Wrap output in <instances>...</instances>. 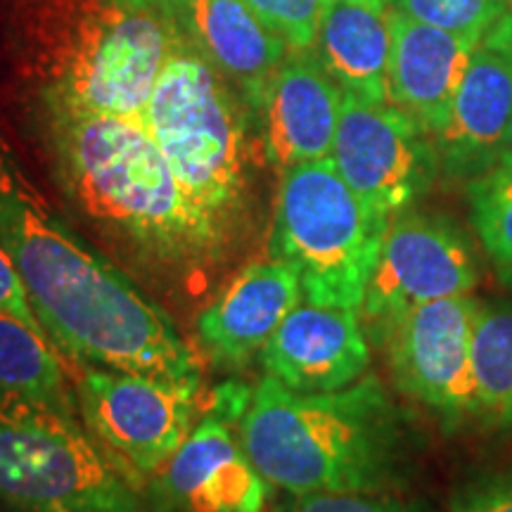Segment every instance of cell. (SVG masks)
Instances as JSON below:
<instances>
[{"label":"cell","instance_id":"5bb4252c","mask_svg":"<svg viewBox=\"0 0 512 512\" xmlns=\"http://www.w3.org/2000/svg\"><path fill=\"white\" fill-rule=\"evenodd\" d=\"M304 302L302 280L287 261L275 256L252 261L197 316L204 356L223 370L247 368Z\"/></svg>","mask_w":512,"mask_h":512},{"label":"cell","instance_id":"9c48e42d","mask_svg":"<svg viewBox=\"0 0 512 512\" xmlns=\"http://www.w3.org/2000/svg\"><path fill=\"white\" fill-rule=\"evenodd\" d=\"M479 304L472 294L434 299L380 328L396 387L451 430L477 420L472 335Z\"/></svg>","mask_w":512,"mask_h":512},{"label":"cell","instance_id":"7c38bea8","mask_svg":"<svg viewBox=\"0 0 512 512\" xmlns=\"http://www.w3.org/2000/svg\"><path fill=\"white\" fill-rule=\"evenodd\" d=\"M157 503L169 512H266L271 484L249 460L240 434L207 413L152 477Z\"/></svg>","mask_w":512,"mask_h":512},{"label":"cell","instance_id":"7a4b0ae2","mask_svg":"<svg viewBox=\"0 0 512 512\" xmlns=\"http://www.w3.org/2000/svg\"><path fill=\"white\" fill-rule=\"evenodd\" d=\"M57 181L76 209L140 271L188 285L233 252L185 195L140 119L43 112Z\"/></svg>","mask_w":512,"mask_h":512},{"label":"cell","instance_id":"8992f818","mask_svg":"<svg viewBox=\"0 0 512 512\" xmlns=\"http://www.w3.org/2000/svg\"><path fill=\"white\" fill-rule=\"evenodd\" d=\"M0 505L12 512H143V484L81 418L0 392Z\"/></svg>","mask_w":512,"mask_h":512},{"label":"cell","instance_id":"d4e9b609","mask_svg":"<svg viewBox=\"0 0 512 512\" xmlns=\"http://www.w3.org/2000/svg\"><path fill=\"white\" fill-rule=\"evenodd\" d=\"M448 512H512V467L465 482L453 494Z\"/></svg>","mask_w":512,"mask_h":512},{"label":"cell","instance_id":"d6986e66","mask_svg":"<svg viewBox=\"0 0 512 512\" xmlns=\"http://www.w3.org/2000/svg\"><path fill=\"white\" fill-rule=\"evenodd\" d=\"M311 53L344 93L389 102L392 24L387 0H330Z\"/></svg>","mask_w":512,"mask_h":512},{"label":"cell","instance_id":"ffe728a7","mask_svg":"<svg viewBox=\"0 0 512 512\" xmlns=\"http://www.w3.org/2000/svg\"><path fill=\"white\" fill-rule=\"evenodd\" d=\"M0 392L81 418L67 358L48 335L10 313H0Z\"/></svg>","mask_w":512,"mask_h":512},{"label":"cell","instance_id":"3957f363","mask_svg":"<svg viewBox=\"0 0 512 512\" xmlns=\"http://www.w3.org/2000/svg\"><path fill=\"white\" fill-rule=\"evenodd\" d=\"M17 67L43 112L143 121L176 24L145 0H10Z\"/></svg>","mask_w":512,"mask_h":512},{"label":"cell","instance_id":"cb8c5ba5","mask_svg":"<svg viewBox=\"0 0 512 512\" xmlns=\"http://www.w3.org/2000/svg\"><path fill=\"white\" fill-rule=\"evenodd\" d=\"M254 15L290 46L292 53H311L328 0H245Z\"/></svg>","mask_w":512,"mask_h":512},{"label":"cell","instance_id":"44dd1931","mask_svg":"<svg viewBox=\"0 0 512 512\" xmlns=\"http://www.w3.org/2000/svg\"><path fill=\"white\" fill-rule=\"evenodd\" d=\"M477 420L512 430V302L479 304L472 335Z\"/></svg>","mask_w":512,"mask_h":512},{"label":"cell","instance_id":"f546056e","mask_svg":"<svg viewBox=\"0 0 512 512\" xmlns=\"http://www.w3.org/2000/svg\"><path fill=\"white\" fill-rule=\"evenodd\" d=\"M145 3H157V5H166V3H174V0H145Z\"/></svg>","mask_w":512,"mask_h":512},{"label":"cell","instance_id":"52a82bcc","mask_svg":"<svg viewBox=\"0 0 512 512\" xmlns=\"http://www.w3.org/2000/svg\"><path fill=\"white\" fill-rule=\"evenodd\" d=\"M387 228L330 157L280 174L271 256L297 271L309 304L361 309Z\"/></svg>","mask_w":512,"mask_h":512},{"label":"cell","instance_id":"7402d4cb","mask_svg":"<svg viewBox=\"0 0 512 512\" xmlns=\"http://www.w3.org/2000/svg\"><path fill=\"white\" fill-rule=\"evenodd\" d=\"M472 226L503 285L512 287V166L496 164L470 183Z\"/></svg>","mask_w":512,"mask_h":512},{"label":"cell","instance_id":"603a6c76","mask_svg":"<svg viewBox=\"0 0 512 512\" xmlns=\"http://www.w3.org/2000/svg\"><path fill=\"white\" fill-rule=\"evenodd\" d=\"M389 8L482 46L510 5L503 0H387Z\"/></svg>","mask_w":512,"mask_h":512},{"label":"cell","instance_id":"e0dca14e","mask_svg":"<svg viewBox=\"0 0 512 512\" xmlns=\"http://www.w3.org/2000/svg\"><path fill=\"white\" fill-rule=\"evenodd\" d=\"M389 102L434 138L444 128L475 43L389 8Z\"/></svg>","mask_w":512,"mask_h":512},{"label":"cell","instance_id":"6da1fadb","mask_svg":"<svg viewBox=\"0 0 512 512\" xmlns=\"http://www.w3.org/2000/svg\"><path fill=\"white\" fill-rule=\"evenodd\" d=\"M0 245L50 342L74 366L202 384L197 351L155 299L53 209L0 138Z\"/></svg>","mask_w":512,"mask_h":512},{"label":"cell","instance_id":"4316f807","mask_svg":"<svg viewBox=\"0 0 512 512\" xmlns=\"http://www.w3.org/2000/svg\"><path fill=\"white\" fill-rule=\"evenodd\" d=\"M0 313H10V316L24 320L31 328L48 335V332L43 330L41 320L36 316L34 306H31L27 285H24L15 261H12V256L3 245H0Z\"/></svg>","mask_w":512,"mask_h":512},{"label":"cell","instance_id":"484cf974","mask_svg":"<svg viewBox=\"0 0 512 512\" xmlns=\"http://www.w3.org/2000/svg\"><path fill=\"white\" fill-rule=\"evenodd\" d=\"M280 512H413L399 498L382 494H306L292 496Z\"/></svg>","mask_w":512,"mask_h":512},{"label":"cell","instance_id":"8fae6325","mask_svg":"<svg viewBox=\"0 0 512 512\" xmlns=\"http://www.w3.org/2000/svg\"><path fill=\"white\" fill-rule=\"evenodd\" d=\"M482 278L477 247L444 216L403 211L389 221L363 299V316L382 328L413 306L470 294Z\"/></svg>","mask_w":512,"mask_h":512},{"label":"cell","instance_id":"4dcf8cb0","mask_svg":"<svg viewBox=\"0 0 512 512\" xmlns=\"http://www.w3.org/2000/svg\"><path fill=\"white\" fill-rule=\"evenodd\" d=\"M503 3H505V5H512V0H503Z\"/></svg>","mask_w":512,"mask_h":512},{"label":"cell","instance_id":"ac0fdd59","mask_svg":"<svg viewBox=\"0 0 512 512\" xmlns=\"http://www.w3.org/2000/svg\"><path fill=\"white\" fill-rule=\"evenodd\" d=\"M512 119V55L477 46L434 147L448 176H484L501 162Z\"/></svg>","mask_w":512,"mask_h":512},{"label":"cell","instance_id":"ba28073f","mask_svg":"<svg viewBox=\"0 0 512 512\" xmlns=\"http://www.w3.org/2000/svg\"><path fill=\"white\" fill-rule=\"evenodd\" d=\"M72 382L83 425L140 484L169 463L197 425L195 384L81 363Z\"/></svg>","mask_w":512,"mask_h":512},{"label":"cell","instance_id":"277c9868","mask_svg":"<svg viewBox=\"0 0 512 512\" xmlns=\"http://www.w3.org/2000/svg\"><path fill=\"white\" fill-rule=\"evenodd\" d=\"M238 434L266 482L290 496L382 494L406 460L401 413L375 375L325 394L292 392L264 375Z\"/></svg>","mask_w":512,"mask_h":512},{"label":"cell","instance_id":"f1b7e54d","mask_svg":"<svg viewBox=\"0 0 512 512\" xmlns=\"http://www.w3.org/2000/svg\"><path fill=\"white\" fill-rule=\"evenodd\" d=\"M498 164L512 166V119H510L508 136H505V145H503V152H501V162H498Z\"/></svg>","mask_w":512,"mask_h":512},{"label":"cell","instance_id":"1f68e13d","mask_svg":"<svg viewBox=\"0 0 512 512\" xmlns=\"http://www.w3.org/2000/svg\"><path fill=\"white\" fill-rule=\"evenodd\" d=\"M328 3H330V0H328Z\"/></svg>","mask_w":512,"mask_h":512},{"label":"cell","instance_id":"30bf717a","mask_svg":"<svg viewBox=\"0 0 512 512\" xmlns=\"http://www.w3.org/2000/svg\"><path fill=\"white\" fill-rule=\"evenodd\" d=\"M430 138L392 102L344 93L330 159L363 204L392 221L430 190L439 159Z\"/></svg>","mask_w":512,"mask_h":512},{"label":"cell","instance_id":"83f0119b","mask_svg":"<svg viewBox=\"0 0 512 512\" xmlns=\"http://www.w3.org/2000/svg\"><path fill=\"white\" fill-rule=\"evenodd\" d=\"M482 46L503 50V53L512 55V5L508 8V12L503 15L501 22H498L496 27L491 29V34L484 38Z\"/></svg>","mask_w":512,"mask_h":512},{"label":"cell","instance_id":"5b68a950","mask_svg":"<svg viewBox=\"0 0 512 512\" xmlns=\"http://www.w3.org/2000/svg\"><path fill=\"white\" fill-rule=\"evenodd\" d=\"M252 119L242 95L176 34L143 124L185 195L233 245L252 197Z\"/></svg>","mask_w":512,"mask_h":512},{"label":"cell","instance_id":"9a60e30c","mask_svg":"<svg viewBox=\"0 0 512 512\" xmlns=\"http://www.w3.org/2000/svg\"><path fill=\"white\" fill-rule=\"evenodd\" d=\"M344 91L313 53H290L256 110L261 150L283 174L332 155Z\"/></svg>","mask_w":512,"mask_h":512},{"label":"cell","instance_id":"2e32d148","mask_svg":"<svg viewBox=\"0 0 512 512\" xmlns=\"http://www.w3.org/2000/svg\"><path fill=\"white\" fill-rule=\"evenodd\" d=\"M176 31L242 95L256 114L290 46L254 15L245 0L166 3Z\"/></svg>","mask_w":512,"mask_h":512},{"label":"cell","instance_id":"4fadbf2b","mask_svg":"<svg viewBox=\"0 0 512 512\" xmlns=\"http://www.w3.org/2000/svg\"><path fill=\"white\" fill-rule=\"evenodd\" d=\"M264 373L299 394L339 392L368 375L370 347L356 309L299 304L261 351Z\"/></svg>","mask_w":512,"mask_h":512}]
</instances>
